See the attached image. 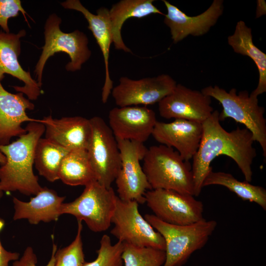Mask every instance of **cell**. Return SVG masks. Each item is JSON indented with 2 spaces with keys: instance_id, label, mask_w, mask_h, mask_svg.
<instances>
[{
  "instance_id": "obj_20",
  "label": "cell",
  "mask_w": 266,
  "mask_h": 266,
  "mask_svg": "<svg viewBox=\"0 0 266 266\" xmlns=\"http://www.w3.org/2000/svg\"><path fill=\"white\" fill-rule=\"evenodd\" d=\"M61 5L66 9L81 12L87 20L88 29L92 32L102 53L105 66V80L102 89L101 100L105 103L113 89V81L109 70L110 47L112 43L109 10L101 7L94 14L85 8L79 0H67Z\"/></svg>"
},
{
  "instance_id": "obj_6",
  "label": "cell",
  "mask_w": 266,
  "mask_h": 266,
  "mask_svg": "<svg viewBox=\"0 0 266 266\" xmlns=\"http://www.w3.org/2000/svg\"><path fill=\"white\" fill-rule=\"evenodd\" d=\"M61 19L52 14L47 19L44 26L45 44L36 65L35 72L37 83L41 87L44 67L47 60L55 53L62 52L68 55L70 61L66 66L67 71L80 70L82 65L90 58L91 51L88 46L87 35L78 30L66 33L61 31Z\"/></svg>"
},
{
  "instance_id": "obj_9",
  "label": "cell",
  "mask_w": 266,
  "mask_h": 266,
  "mask_svg": "<svg viewBox=\"0 0 266 266\" xmlns=\"http://www.w3.org/2000/svg\"><path fill=\"white\" fill-rule=\"evenodd\" d=\"M111 223L114 226L110 233L118 241L137 247L165 251L163 237L140 214L136 201H123L117 196Z\"/></svg>"
},
{
  "instance_id": "obj_31",
  "label": "cell",
  "mask_w": 266,
  "mask_h": 266,
  "mask_svg": "<svg viewBox=\"0 0 266 266\" xmlns=\"http://www.w3.org/2000/svg\"><path fill=\"white\" fill-rule=\"evenodd\" d=\"M52 251L51 258L46 266H54L55 263V254L57 250V246L53 243ZM37 259L32 247H27L25 250L22 256L15 261L12 266H36Z\"/></svg>"
},
{
  "instance_id": "obj_27",
  "label": "cell",
  "mask_w": 266,
  "mask_h": 266,
  "mask_svg": "<svg viewBox=\"0 0 266 266\" xmlns=\"http://www.w3.org/2000/svg\"><path fill=\"white\" fill-rule=\"evenodd\" d=\"M123 244L122 258L124 266H161L165 262L164 250Z\"/></svg>"
},
{
  "instance_id": "obj_10",
  "label": "cell",
  "mask_w": 266,
  "mask_h": 266,
  "mask_svg": "<svg viewBox=\"0 0 266 266\" xmlns=\"http://www.w3.org/2000/svg\"><path fill=\"white\" fill-rule=\"evenodd\" d=\"M121 159V167L115 180L118 198L123 201L145 202V194L152 190L140 162L147 148L144 143L116 139Z\"/></svg>"
},
{
  "instance_id": "obj_7",
  "label": "cell",
  "mask_w": 266,
  "mask_h": 266,
  "mask_svg": "<svg viewBox=\"0 0 266 266\" xmlns=\"http://www.w3.org/2000/svg\"><path fill=\"white\" fill-rule=\"evenodd\" d=\"M116 198L112 187L107 188L95 180L85 186L82 194L73 201L63 203L61 213L85 222L94 232H102L111 225Z\"/></svg>"
},
{
  "instance_id": "obj_4",
  "label": "cell",
  "mask_w": 266,
  "mask_h": 266,
  "mask_svg": "<svg viewBox=\"0 0 266 266\" xmlns=\"http://www.w3.org/2000/svg\"><path fill=\"white\" fill-rule=\"evenodd\" d=\"M145 219L163 237L166 244V261L163 266H182L196 251L203 247L215 231L217 223L204 218L186 225L164 222L153 214Z\"/></svg>"
},
{
  "instance_id": "obj_5",
  "label": "cell",
  "mask_w": 266,
  "mask_h": 266,
  "mask_svg": "<svg viewBox=\"0 0 266 266\" xmlns=\"http://www.w3.org/2000/svg\"><path fill=\"white\" fill-rule=\"evenodd\" d=\"M201 92L213 98L221 104L223 109L219 112L220 121L233 119L243 124L252 134L254 141L258 142L266 157V119L265 108L258 104V99L249 94L246 90L237 93L235 88L229 92L218 86H208Z\"/></svg>"
},
{
  "instance_id": "obj_33",
  "label": "cell",
  "mask_w": 266,
  "mask_h": 266,
  "mask_svg": "<svg viewBox=\"0 0 266 266\" xmlns=\"http://www.w3.org/2000/svg\"><path fill=\"white\" fill-rule=\"evenodd\" d=\"M266 14V3L264 0H257V18Z\"/></svg>"
},
{
  "instance_id": "obj_29",
  "label": "cell",
  "mask_w": 266,
  "mask_h": 266,
  "mask_svg": "<svg viewBox=\"0 0 266 266\" xmlns=\"http://www.w3.org/2000/svg\"><path fill=\"white\" fill-rule=\"evenodd\" d=\"M123 243L119 241L113 245L109 236L104 234L97 251L96 259L91 262H85L83 266H123Z\"/></svg>"
},
{
  "instance_id": "obj_30",
  "label": "cell",
  "mask_w": 266,
  "mask_h": 266,
  "mask_svg": "<svg viewBox=\"0 0 266 266\" xmlns=\"http://www.w3.org/2000/svg\"><path fill=\"white\" fill-rule=\"evenodd\" d=\"M26 18V12L22 7L20 0H0V26L6 33H9L7 22L9 18L16 17L19 12Z\"/></svg>"
},
{
  "instance_id": "obj_16",
  "label": "cell",
  "mask_w": 266,
  "mask_h": 266,
  "mask_svg": "<svg viewBox=\"0 0 266 266\" xmlns=\"http://www.w3.org/2000/svg\"><path fill=\"white\" fill-rule=\"evenodd\" d=\"M202 133L201 123L174 119L169 123L157 121L152 135L161 144L175 148L184 161L189 162L198 151Z\"/></svg>"
},
{
  "instance_id": "obj_17",
  "label": "cell",
  "mask_w": 266,
  "mask_h": 266,
  "mask_svg": "<svg viewBox=\"0 0 266 266\" xmlns=\"http://www.w3.org/2000/svg\"><path fill=\"white\" fill-rule=\"evenodd\" d=\"M26 34L25 30L18 33L0 32V80L7 73L24 83L22 87L14 86L15 90L25 94L30 100H36L41 94L40 87L32 78L30 72L21 66L18 61L21 52L20 38Z\"/></svg>"
},
{
  "instance_id": "obj_19",
  "label": "cell",
  "mask_w": 266,
  "mask_h": 266,
  "mask_svg": "<svg viewBox=\"0 0 266 266\" xmlns=\"http://www.w3.org/2000/svg\"><path fill=\"white\" fill-rule=\"evenodd\" d=\"M45 138L68 150L87 149L91 135L90 119L81 116L44 117Z\"/></svg>"
},
{
  "instance_id": "obj_2",
  "label": "cell",
  "mask_w": 266,
  "mask_h": 266,
  "mask_svg": "<svg viewBox=\"0 0 266 266\" xmlns=\"http://www.w3.org/2000/svg\"><path fill=\"white\" fill-rule=\"evenodd\" d=\"M27 132L15 141L0 145L6 162L0 166V187L3 192L18 191L27 196L36 195L42 189L33 171L35 150L45 132L43 124L30 122Z\"/></svg>"
},
{
  "instance_id": "obj_22",
  "label": "cell",
  "mask_w": 266,
  "mask_h": 266,
  "mask_svg": "<svg viewBox=\"0 0 266 266\" xmlns=\"http://www.w3.org/2000/svg\"><path fill=\"white\" fill-rule=\"evenodd\" d=\"M154 0H122L109 10L112 43L117 50L132 53L124 43L121 35L123 24L131 18H142L152 14L164 15L153 3Z\"/></svg>"
},
{
  "instance_id": "obj_15",
  "label": "cell",
  "mask_w": 266,
  "mask_h": 266,
  "mask_svg": "<svg viewBox=\"0 0 266 266\" xmlns=\"http://www.w3.org/2000/svg\"><path fill=\"white\" fill-rule=\"evenodd\" d=\"M167 10L164 23L169 28L174 43L189 35L201 36L209 32L217 23L224 10V1L214 0L203 12L194 16H188L176 6L163 0Z\"/></svg>"
},
{
  "instance_id": "obj_24",
  "label": "cell",
  "mask_w": 266,
  "mask_h": 266,
  "mask_svg": "<svg viewBox=\"0 0 266 266\" xmlns=\"http://www.w3.org/2000/svg\"><path fill=\"white\" fill-rule=\"evenodd\" d=\"M58 177L64 184L72 186H85L97 180L87 150H70L62 162Z\"/></svg>"
},
{
  "instance_id": "obj_23",
  "label": "cell",
  "mask_w": 266,
  "mask_h": 266,
  "mask_svg": "<svg viewBox=\"0 0 266 266\" xmlns=\"http://www.w3.org/2000/svg\"><path fill=\"white\" fill-rule=\"evenodd\" d=\"M228 43L235 53L250 58L257 66L259 82L250 95L258 98L266 92V54L254 44L251 29L242 20L236 23L233 33L228 37Z\"/></svg>"
},
{
  "instance_id": "obj_32",
  "label": "cell",
  "mask_w": 266,
  "mask_h": 266,
  "mask_svg": "<svg viewBox=\"0 0 266 266\" xmlns=\"http://www.w3.org/2000/svg\"><path fill=\"white\" fill-rule=\"evenodd\" d=\"M4 225V221L0 218V233ZM20 254L17 252L8 251L2 246L0 239V266H8L9 263L19 258Z\"/></svg>"
},
{
  "instance_id": "obj_8",
  "label": "cell",
  "mask_w": 266,
  "mask_h": 266,
  "mask_svg": "<svg viewBox=\"0 0 266 266\" xmlns=\"http://www.w3.org/2000/svg\"><path fill=\"white\" fill-rule=\"evenodd\" d=\"M91 135L87 149L97 181L109 188L121 167L118 143L111 130L99 116L90 119Z\"/></svg>"
},
{
  "instance_id": "obj_1",
  "label": "cell",
  "mask_w": 266,
  "mask_h": 266,
  "mask_svg": "<svg viewBox=\"0 0 266 266\" xmlns=\"http://www.w3.org/2000/svg\"><path fill=\"white\" fill-rule=\"evenodd\" d=\"M219 116V112L214 110L202 123V138L191 165L195 197L201 192L203 181L212 168L211 162L220 155L229 157L235 162L245 181L251 182L252 180V164L257 152L252 133L239 127L227 131L221 126Z\"/></svg>"
},
{
  "instance_id": "obj_3",
  "label": "cell",
  "mask_w": 266,
  "mask_h": 266,
  "mask_svg": "<svg viewBox=\"0 0 266 266\" xmlns=\"http://www.w3.org/2000/svg\"><path fill=\"white\" fill-rule=\"evenodd\" d=\"M143 161L142 168L152 190H171L194 196L192 166L174 149L162 144L152 146Z\"/></svg>"
},
{
  "instance_id": "obj_28",
  "label": "cell",
  "mask_w": 266,
  "mask_h": 266,
  "mask_svg": "<svg viewBox=\"0 0 266 266\" xmlns=\"http://www.w3.org/2000/svg\"><path fill=\"white\" fill-rule=\"evenodd\" d=\"M77 224V233L73 241L68 246L56 251L54 266H83L85 263L82 221L78 220Z\"/></svg>"
},
{
  "instance_id": "obj_21",
  "label": "cell",
  "mask_w": 266,
  "mask_h": 266,
  "mask_svg": "<svg viewBox=\"0 0 266 266\" xmlns=\"http://www.w3.org/2000/svg\"><path fill=\"white\" fill-rule=\"evenodd\" d=\"M65 197L60 196L53 189L42 187L29 201H22L13 198L14 220L27 219L31 224L36 225L40 222L57 221L62 215L61 208Z\"/></svg>"
},
{
  "instance_id": "obj_25",
  "label": "cell",
  "mask_w": 266,
  "mask_h": 266,
  "mask_svg": "<svg viewBox=\"0 0 266 266\" xmlns=\"http://www.w3.org/2000/svg\"><path fill=\"white\" fill-rule=\"evenodd\" d=\"M210 185L224 186L243 200L257 203L266 210V190L246 181H240L230 173L214 171L212 168L205 177L202 187Z\"/></svg>"
},
{
  "instance_id": "obj_11",
  "label": "cell",
  "mask_w": 266,
  "mask_h": 266,
  "mask_svg": "<svg viewBox=\"0 0 266 266\" xmlns=\"http://www.w3.org/2000/svg\"><path fill=\"white\" fill-rule=\"evenodd\" d=\"M145 202L161 221L172 225H186L203 218V204L195 196L166 189L146 191Z\"/></svg>"
},
{
  "instance_id": "obj_34",
  "label": "cell",
  "mask_w": 266,
  "mask_h": 266,
  "mask_svg": "<svg viewBox=\"0 0 266 266\" xmlns=\"http://www.w3.org/2000/svg\"><path fill=\"white\" fill-rule=\"evenodd\" d=\"M5 162L6 157L4 155V154L0 151V164L1 165V166L3 165L5 163ZM3 192L1 190L0 187V199L3 196Z\"/></svg>"
},
{
  "instance_id": "obj_14",
  "label": "cell",
  "mask_w": 266,
  "mask_h": 266,
  "mask_svg": "<svg viewBox=\"0 0 266 266\" xmlns=\"http://www.w3.org/2000/svg\"><path fill=\"white\" fill-rule=\"evenodd\" d=\"M157 122L155 112L146 106L114 107L108 114V126L116 139L144 143Z\"/></svg>"
},
{
  "instance_id": "obj_12",
  "label": "cell",
  "mask_w": 266,
  "mask_h": 266,
  "mask_svg": "<svg viewBox=\"0 0 266 266\" xmlns=\"http://www.w3.org/2000/svg\"><path fill=\"white\" fill-rule=\"evenodd\" d=\"M176 85V81L166 74L139 80L123 76L111 94L119 107L146 106L159 103L172 92Z\"/></svg>"
},
{
  "instance_id": "obj_18",
  "label": "cell",
  "mask_w": 266,
  "mask_h": 266,
  "mask_svg": "<svg viewBox=\"0 0 266 266\" xmlns=\"http://www.w3.org/2000/svg\"><path fill=\"white\" fill-rule=\"evenodd\" d=\"M19 92L12 94L2 87L0 80V145H7L12 137L20 136L27 130L22 127L25 122H39L42 120L30 118L26 110H33L34 104Z\"/></svg>"
},
{
  "instance_id": "obj_26",
  "label": "cell",
  "mask_w": 266,
  "mask_h": 266,
  "mask_svg": "<svg viewBox=\"0 0 266 266\" xmlns=\"http://www.w3.org/2000/svg\"><path fill=\"white\" fill-rule=\"evenodd\" d=\"M70 151L45 138H40L36 146L34 161L39 174L51 182L59 180L62 162Z\"/></svg>"
},
{
  "instance_id": "obj_13",
  "label": "cell",
  "mask_w": 266,
  "mask_h": 266,
  "mask_svg": "<svg viewBox=\"0 0 266 266\" xmlns=\"http://www.w3.org/2000/svg\"><path fill=\"white\" fill-rule=\"evenodd\" d=\"M211 98L201 91L177 84L172 92L158 103L164 118L183 119L202 123L214 111Z\"/></svg>"
}]
</instances>
